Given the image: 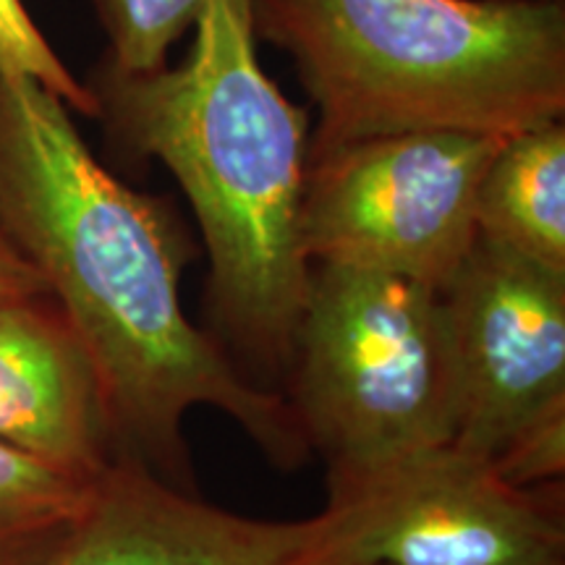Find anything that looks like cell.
<instances>
[{
  "instance_id": "16",
  "label": "cell",
  "mask_w": 565,
  "mask_h": 565,
  "mask_svg": "<svg viewBox=\"0 0 565 565\" xmlns=\"http://www.w3.org/2000/svg\"><path fill=\"white\" fill-rule=\"evenodd\" d=\"M47 294L45 280L0 233V299H26Z\"/></svg>"
},
{
  "instance_id": "15",
  "label": "cell",
  "mask_w": 565,
  "mask_h": 565,
  "mask_svg": "<svg viewBox=\"0 0 565 565\" xmlns=\"http://www.w3.org/2000/svg\"><path fill=\"white\" fill-rule=\"evenodd\" d=\"M66 526L0 524V565H40Z\"/></svg>"
},
{
  "instance_id": "3",
  "label": "cell",
  "mask_w": 565,
  "mask_h": 565,
  "mask_svg": "<svg viewBox=\"0 0 565 565\" xmlns=\"http://www.w3.org/2000/svg\"><path fill=\"white\" fill-rule=\"evenodd\" d=\"M320 108L309 158L374 137H513L565 113V0H249Z\"/></svg>"
},
{
  "instance_id": "8",
  "label": "cell",
  "mask_w": 565,
  "mask_h": 565,
  "mask_svg": "<svg viewBox=\"0 0 565 565\" xmlns=\"http://www.w3.org/2000/svg\"><path fill=\"white\" fill-rule=\"evenodd\" d=\"M40 565H328L320 515L267 521L225 511L116 456Z\"/></svg>"
},
{
  "instance_id": "11",
  "label": "cell",
  "mask_w": 565,
  "mask_h": 565,
  "mask_svg": "<svg viewBox=\"0 0 565 565\" xmlns=\"http://www.w3.org/2000/svg\"><path fill=\"white\" fill-rule=\"evenodd\" d=\"M108 34V61L126 74L168 66V51L200 21L207 0H92Z\"/></svg>"
},
{
  "instance_id": "12",
  "label": "cell",
  "mask_w": 565,
  "mask_h": 565,
  "mask_svg": "<svg viewBox=\"0 0 565 565\" xmlns=\"http://www.w3.org/2000/svg\"><path fill=\"white\" fill-rule=\"evenodd\" d=\"M92 482L0 440V524L66 526L87 505Z\"/></svg>"
},
{
  "instance_id": "7",
  "label": "cell",
  "mask_w": 565,
  "mask_h": 565,
  "mask_svg": "<svg viewBox=\"0 0 565 565\" xmlns=\"http://www.w3.org/2000/svg\"><path fill=\"white\" fill-rule=\"evenodd\" d=\"M437 296L454 448L492 461L526 424L565 406V273L477 233Z\"/></svg>"
},
{
  "instance_id": "10",
  "label": "cell",
  "mask_w": 565,
  "mask_h": 565,
  "mask_svg": "<svg viewBox=\"0 0 565 565\" xmlns=\"http://www.w3.org/2000/svg\"><path fill=\"white\" fill-rule=\"evenodd\" d=\"M477 233L565 273V124L500 141L477 189Z\"/></svg>"
},
{
  "instance_id": "13",
  "label": "cell",
  "mask_w": 565,
  "mask_h": 565,
  "mask_svg": "<svg viewBox=\"0 0 565 565\" xmlns=\"http://www.w3.org/2000/svg\"><path fill=\"white\" fill-rule=\"evenodd\" d=\"M0 68L30 76L66 103L68 110L97 118L95 97L87 84L63 66L21 0H0Z\"/></svg>"
},
{
  "instance_id": "4",
  "label": "cell",
  "mask_w": 565,
  "mask_h": 565,
  "mask_svg": "<svg viewBox=\"0 0 565 565\" xmlns=\"http://www.w3.org/2000/svg\"><path fill=\"white\" fill-rule=\"evenodd\" d=\"M282 398L328 487L454 445L440 296L404 275L309 265Z\"/></svg>"
},
{
  "instance_id": "14",
  "label": "cell",
  "mask_w": 565,
  "mask_h": 565,
  "mask_svg": "<svg viewBox=\"0 0 565 565\" xmlns=\"http://www.w3.org/2000/svg\"><path fill=\"white\" fill-rule=\"evenodd\" d=\"M492 469L515 487L563 484L565 475V406L526 424L498 456Z\"/></svg>"
},
{
  "instance_id": "9",
  "label": "cell",
  "mask_w": 565,
  "mask_h": 565,
  "mask_svg": "<svg viewBox=\"0 0 565 565\" xmlns=\"http://www.w3.org/2000/svg\"><path fill=\"white\" fill-rule=\"evenodd\" d=\"M0 440L79 479L116 458L100 377L51 294L0 299Z\"/></svg>"
},
{
  "instance_id": "5",
  "label": "cell",
  "mask_w": 565,
  "mask_h": 565,
  "mask_svg": "<svg viewBox=\"0 0 565 565\" xmlns=\"http://www.w3.org/2000/svg\"><path fill=\"white\" fill-rule=\"evenodd\" d=\"M500 141L408 131L309 158L301 196L307 263L404 275L440 291L477 242V189Z\"/></svg>"
},
{
  "instance_id": "6",
  "label": "cell",
  "mask_w": 565,
  "mask_h": 565,
  "mask_svg": "<svg viewBox=\"0 0 565 565\" xmlns=\"http://www.w3.org/2000/svg\"><path fill=\"white\" fill-rule=\"evenodd\" d=\"M328 565H565L563 484L515 487L454 445L328 487Z\"/></svg>"
},
{
  "instance_id": "2",
  "label": "cell",
  "mask_w": 565,
  "mask_h": 565,
  "mask_svg": "<svg viewBox=\"0 0 565 565\" xmlns=\"http://www.w3.org/2000/svg\"><path fill=\"white\" fill-rule=\"evenodd\" d=\"M179 68L97 63L87 89L110 145L160 160L200 221L215 338L252 383L280 393L307 296L301 196L309 110L257 61L249 0H207Z\"/></svg>"
},
{
  "instance_id": "1",
  "label": "cell",
  "mask_w": 565,
  "mask_h": 565,
  "mask_svg": "<svg viewBox=\"0 0 565 565\" xmlns=\"http://www.w3.org/2000/svg\"><path fill=\"white\" fill-rule=\"evenodd\" d=\"M0 233L87 349L116 456L196 492L183 422L223 412L282 471L312 458L291 404L252 383L181 303L194 246L166 200L92 158L66 103L0 68Z\"/></svg>"
}]
</instances>
